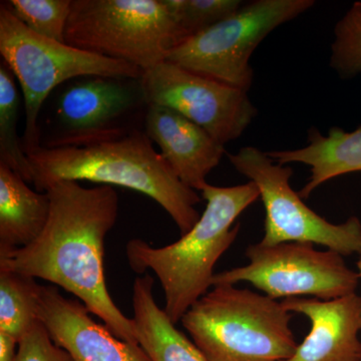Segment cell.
Here are the masks:
<instances>
[{
	"label": "cell",
	"mask_w": 361,
	"mask_h": 361,
	"mask_svg": "<svg viewBox=\"0 0 361 361\" xmlns=\"http://www.w3.org/2000/svg\"><path fill=\"white\" fill-rule=\"evenodd\" d=\"M45 192L51 214L44 231L30 245L0 255V269L65 289L101 318L114 336L139 344L134 320L116 305L104 277V239L120 208L116 190L108 185L85 188L75 180H59Z\"/></svg>",
	"instance_id": "obj_1"
},
{
	"label": "cell",
	"mask_w": 361,
	"mask_h": 361,
	"mask_svg": "<svg viewBox=\"0 0 361 361\" xmlns=\"http://www.w3.org/2000/svg\"><path fill=\"white\" fill-rule=\"evenodd\" d=\"M32 184L45 192L59 180H89L134 190L157 202L185 235L200 219V197L175 174L144 130L80 148H39L28 154Z\"/></svg>",
	"instance_id": "obj_2"
},
{
	"label": "cell",
	"mask_w": 361,
	"mask_h": 361,
	"mask_svg": "<svg viewBox=\"0 0 361 361\" xmlns=\"http://www.w3.org/2000/svg\"><path fill=\"white\" fill-rule=\"evenodd\" d=\"M207 202L200 219L171 245L153 247L141 239L126 246L128 262L135 273L153 271L161 285L165 311L174 324L213 286L214 267L237 238V218L259 197L253 182L234 187L207 184L202 190Z\"/></svg>",
	"instance_id": "obj_3"
},
{
	"label": "cell",
	"mask_w": 361,
	"mask_h": 361,
	"mask_svg": "<svg viewBox=\"0 0 361 361\" xmlns=\"http://www.w3.org/2000/svg\"><path fill=\"white\" fill-rule=\"evenodd\" d=\"M291 313L276 299L217 285L180 319L208 361H284L295 353Z\"/></svg>",
	"instance_id": "obj_4"
},
{
	"label": "cell",
	"mask_w": 361,
	"mask_h": 361,
	"mask_svg": "<svg viewBox=\"0 0 361 361\" xmlns=\"http://www.w3.org/2000/svg\"><path fill=\"white\" fill-rule=\"evenodd\" d=\"M148 106L141 78H73L54 90L42 106L40 148H80L144 130Z\"/></svg>",
	"instance_id": "obj_5"
},
{
	"label": "cell",
	"mask_w": 361,
	"mask_h": 361,
	"mask_svg": "<svg viewBox=\"0 0 361 361\" xmlns=\"http://www.w3.org/2000/svg\"><path fill=\"white\" fill-rule=\"evenodd\" d=\"M65 40L142 71L185 42L168 0H71Z\"/></svg>",
	"instance_id": "obj_6"
},
{
	"label": "cell",
	"mask_w": 361,
	"mask_h": 361,
	"mask_svg": "<svg viewBox=\"0 0 361 361\" xmlns=\"http://www.w3.org/2000/svg\"><path fill=\"white\" fill-rule=\"evenodd\" d=\"M0 54L20 85L25 129L21 137L26 155L40 148L39 118L54 90L68 80L89 75L141 78L144 71L125 61L82 51L40 37L0 4Z\"/></svg>",
	"instance_id": "obj_7"
},
{
	"label": "cell",
	"mask_w": 361,
	"mask_h": 361,
	"mask_svg": "<svg viewBox=\"0 0 361 361\" xmlns=\"http://www.w3.org/2000/svg\"><path fill=\"white\" fill-rule=\"evenodd\" d=\"M314 6L313 0H255L178 45L167 61L246 90L253 82L249 61L256 47L278 26Z\"/></svg>",
	"instance_id": "obj_8"
},
{
	"label": "cell",
	"mask_w": 361,
	"mask_h": 361,
	"mask_svg": "<svg viewBox=\"0 0 361 361\" xmlns=\"http://www.w3.org/2000/svg\"><path fill=\"white\" fill-rule=\"evenodd\" d=\"M233 167L258 187L265 207V234L260 244H318L342 256L361 251V222L349 218L332 224L306 206L290 186V166L275 163L267 153L244 147L237 154H228Z\"/></svg>",
	"instance_id": "obj_9"
},
{
	"label": "cell",
	"mask_w": 361,
	"mask_h": 361,
	"mask_svg": "<svg viewBox=\"0 0 361 361\" xmlns=\"http://www.w3.org/2000/svg\"><path fill=\"white\" fill-rule=\"evenodd\" d=\"M246 257L249 264L215 274L213 286L248 282L273 299L331 300L355 293L360 283V274L341 254L316 250L311 243L255 244L247 248Z\"/></svg>",
	"instance_id": "obj_10"
},
{
	"label": "cell",
	"mask_w": 361,
	"mask_h": 361,
	"mask_svg": "<svg viewBox=\"0 0 361 361\" xmlns=\"http://www.w3.org/2000/svg\"><path fill=\"white\" fill-rule=\"evenodd\" d=\"M149 104L172 109L222 145L238 139L257 115L246 90L163 61L141 78Z\"/></svg>",
	"instance_id": "obj_11"
},
{
	"label": "cell",
	"mask_w": 361,
	"mask_h": 361,
	"mask_svg": "<svg viewBox=\"0 0 361 361\" xmlns=\"http://www.w3.org/2000/svg\"><path fill=\"white\" fill-rule=\"evenodd\" d=\"M37 318L73 361H151L139 344L118 339L90 317L84 304L66 298L54 285H40Z\"/></svg>",
	"instance_id": "obj_12"
},
{
	"label": "cell",
	"mask_w": 361,
	"mask_h": 361,
	"mask_svg": "<svg viewBox=\"0 0 361 361\" xmlns=\"http://www.w3.org/2000/svg\"><path fill=\"white\" fill-rule=\"evenodd\" d=\"M282 304L311 323L308 336L284 361L361 360V296L355 292L331 300L287 298Z\"/></svg>",
	"instance_id": "obj_13"
},
{
	"label": "cell",
	"mask_w": 361,
	"mask_h": 361,
	"mask_svg": "<svg viewBox=\"0 0 361 361\" xmlns=\"http://www.w3.org/2000/svg\"><path fill=\"white\" fill-rule=\"evenodd\" d=\"M144 130L177 177L195 191L208 184L207 176L225 154L224 145L203 128L166 106L149 104Z\"/></svg>",
	"instance_id": "obj_14"
},
{
	"label": "cell",
	"mask_w": 361,
	"mask_h": 361,
	"mask_svg": "<svg viewBox=\"0 0 361 361\" xmlns=\"http://www.w3.org/2000/svg\"><path fill=\"white\" fill-rule=\"evenodd\" d=\"M280 165L301 163L310 166L311 177L298 192L307 199L318 187L338 176L361 172V126L353 132L334 127L324 137L318 130L310 132V145L304 148L266 152Z\"/></svg>",
	"instance_id": "obj_15"
},
{
	"label": "cell",
	"mask_w": 361,
	"mask_h": 361,
	"mask_svg": "<svg viewBox=\"0 0 361 361\" xmlns=\"http://www.w3.org/2000/svg\"><path fill=\"white\" fill-rule=\"evenodd\" d=\"M49 214L51 200L47 192L30 189L18 173L0 164V255L39 238Z\"/></svg>",
	"instance_id": "obj_16"
},
{
	"label": "cell",
	"mask_w": 361,
	"mask_h": 361,
	"mask_svg": "<svg viewBox=\"0 0 361 361\" xmlns=\"http://www.w3.org/2000/svg\"><path fill=\"white\" fill-rule=\"evenodd\" d=\"M154 283L147 274L133 284V320L140 346L151 361H208L157 304Z\"/></svg>",
	"instance_id": "obj_17"
},
{
	"label": "cell",
	"mask_w": 361,
	"mask_h": 361,
	"mask_svg": "<svg viewBox=\"0 0 361 361\" xmlns=\"http://www.w3.org/2000/svg\"><path fill=\"white\" fill-rule=\"evenodd\" d=\"M39 287L35 278L0 269V332L20 341L39 322Z\"/></svg>",
	"instance_id": "obj_18"
},
{
	"label": "cell",
	"mask_w": 361,
	"mask_h": 361,
	"mask_svg": "<svg viewBox=\"0 0 361 361\" xmlns=\"http://www.w3.org/2000/svg\"><path fill=\"white\" fill-rule=\"evenodd\" d=\"M20 92L16 78L4 61H0V164L32 184V171L18 134Z\"/></svg>",
	"instance_id": "obj_19"
},
{
	"label": "cell",
	"mask_w": 361,
	"mask_h": 361,
	"mask_svg": "<svg viewBox=\"0 0 361 361\" xmlns=\"http://www.w3.org/2000/svg\"><path fill=\"white\" fill-rule=\"evenodd\" d=\"M1 4L32 32L66 44L71 0H8Z\"/></svg>",
	"instance_id": "obj_20"
},
{
	"label": "cell",
	"mask_w": 361,
	"mask_h": 361,
	"mask_svg": "<svg viewBox=\"0 0 361 361\" xmlns=\"http://www.w3.org/2000/svg\"><path fill=\"white\" fill-rule=\"evenodd\" d=\"M168 4L186 42L229 18L238 11L243 2L239 0H168Z\"/></svg>",
	"instance_id": "obj_21"
},
{
	"label": "cell",
	"mask_w": 361,
	"mask_h": 361,
	"mask_svg": "<svg viewBox=\"0 0 361 361\" xmlns=\"http://www.w3.org/2000/svg\"><path fill=\"white\" fill-rule=\"evenodd\" d=\"M330 66L341 78L361 73V1H356L334 28Z\"/></svg>",
	"instance_id": "obj_22"
},
{
	"label": "cell",
	"mask_w": 361,
	"mask_h": 361,
	"mask_svg": "<svg viewBox=\"0 0 361 361\" xmlns=\"http://www.w3.org/2000/svg\"><path fill=\"white\" fill-rule=\"evenodd\" d=\"M16 361H73L70 355L59 348L39 322L18 341Z\"/></svg>",
	"instance_id": "obj_23"
},
{
	"label": "cell",
	"mask_w": 361,
	"mask_h": 361,
	"mask_svg": "<svg viewBox=\"0 0 361 361\" xmlns=\"http://www.w3.org/2000/svg\"><path fill=\"white\" fill-rule=\"evenodd\" d=\"M18 341L8 334L0 332V361H16Z\"/></svg>",
	"instance_id": "obj_24"
},
{
	"label": "cell",
	"mask_w": 361,
	"mask_h": 361,
	"mask_svg": "<svg viewBox=\"0 0 361 361\" xmlns=\"http://www.w3.org/2000/svg\"><path fill=\"white\" fill-rule=\"evenodd\" d=\"M360 257L358 259L357 262V268H358V274H360V276L361 278V251L360 252Z\"/></svg>",
	"instance_id": "obj_25"
},
{
	"label": "cell",
	"mask_w": 361,
	"mask_h": 361,
	"mask_svg": "<svg viewBox=\"0 0 361 361\" xmlns=\"http://www.w3.org/2000/svg\"><path fill=\"white\" fill-rule=\"evenodd\" d=\"M361 361V360H360Z\"/></svg>",
	"instance_id": "obj_26"
}]
</instances>
